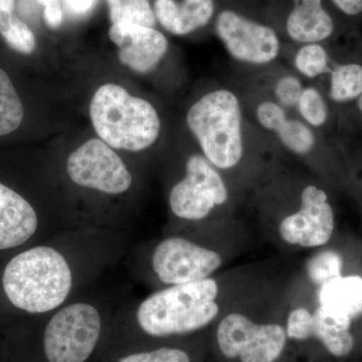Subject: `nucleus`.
Here are the masks:
<instances>
[{
    "label": "nucleus",
    "mask_w": 362,
    "mask_h": 362,
    "mask_svg": "<svg viewBox=\"0 0 362 362\" xmlns=\"http://www.w3.org/2000/svg\"><path fill=\"white\" fill-rule=\"evenodd\" d=\"M0 35L14 51L25 54H32L35 51L37 45L35 35L18 16L8 25L0 28Z\"/></svg>",
    "instance_id": "nucleus-22"
},
{
    "label": "nucleus",
    "mask_w": 362,
    "mask_h": 362,
    "mask_svg": "<svg viewBox=\"0 0 362 362\" xmlns=\"http://www.w3.org/2000/svg\"><path fill=\"white\" fill-rule=\"evenodd\" d=\"M338 8L349 16L362 13V0H332Z\"/></svg>",
    "instance_id": "nucleus-27"
},
{
    "label": "nucleus",
    "mask_w": 362,
    "mask_h": 362,
    "mask_svg": "<svg viewBox=\"0 0 362 362\" xmlns=\"http://www.w3.org/2000/svg\"><path fill=\"white\" fill-rule=\"evenodd\" d=\"M118 362H192V358L185 349L165 346L128 354Z\"/></svg>",
    "instance_id": "nucleus-24"
},
{
    "label": "nucleus",
    "mask_w": 362,
    "mask_h": 362,
    "mask_svg": "<svg viewBox=\"0 0 362 362\" xmlns=\"http://www.w3.org/2000/svg\"><path fill=\"white\" fill-rule=\"evenodd\" d=\"M109 37L118 47L121 63L137 73H148L156 69L168 49L163 33L148 26L114 23Z\"/></svg>",
    "instance_id": "nucleus-13"
},
{
    "label": "nucleus",
    "mask_w": 362,
    "mask_h": 362,
    "mask_svg": "<svg viewBox=\"0 0 362 362\" xmlns=\"http://www.w3.org/2000/svg\"><path fill=\"white\" fill-rule=\"evenodd\" d=\"M214 0H156L154 14L160 25L175 35H185L204 28L213 18Z\"/></svg>",
    "instance_id": "nucleus-16"
},
{
    "label": "nucleus",
    "mask_w": 362,
    "mask_h": 362,
    "mask_svg": "<svg viewBox=\"0 0 362 362\" xmlns=\"http://www.w3.org/2000/svg\"><path fill=\"white\" fill-rule=\"evenodd\" d=\"M295 66L307 78H316L330 71L327 52L316 42L305 45L298 51Z\"/></svg>",
    "instance_id": "nucleus-21"
},
{
    "label": "nucleus",
    "mask_w": 362,
    "mask_h": 362,
    "mask_svg": "<svg viewBox=\"0 0 362 362\" xmlns=\"http://www.w3.org/2000/svg\"><path fill=\"white\" fill-rule=\"evenodd\" d=\"M362 94V66L349 64L338 66L331 75L330 97L346 102Z\"/></svg>",
    "instance_id": "nucleus-20"
},
{
    "label": "nucleus",
    "mask_w": 362,
    "mask_h": 362,
    "mask_svg": "<svg viewBox=\"0 0 362 362\" xmlns=\"http://www.w3.org/2000/svg\"><path fill=\"white\" fill-rule=\"evenodd\" d=\"M291 284L317 309L327 315L354 322L362 316V276L346 274L318 285H309L291 273Z\"/></svg>",
    "instance_id": "nucleus-12"
},
{
    "label": "nucleus",
    "mask_w": 362,
    "mask_h": 362,
    "mask_svg": "<svg viewBox=\"0 0 362 362\" xmlns=\"http://www.w3.org/2000/svg\"><path fill=\"white\" fill-rule=\"evenodd\" d=\"M256 218L261 237L283 254L326 246L337 228L327 192L308 181L293 190L264 189L256 201Z\"/></svg>",
    "instance_id": "nucleus-4"
},
{
    "label": "nucleus",
    "mask_w": 362,
    "mask_h": 362,
    "mask_svg": "<svg viewBox=\"0 0 362 362\" xmlns=\"http://www.w3.org/2000/svg\"><path fill=\"white\" fill-rule=\"evenodd\" d=\"M23 106L6 71L0 69V136L8 135L20 127Z\"/></svg>",
    "instance_id": "nucleus-18"
},
{
    "label": "nucleus",
    "mask_w": 362,
    "mask_h": 362,
    "mask_svg": "<svg viewBox=\"0 0 362 362\" xmlns=\"http://www.w3.org/2000/svg\"><path fill=\"white\" fill-rule=\"evenodd\" d=\"M303 90L299 78L287 76L279 81L276 86V95L280 103L285 107H294L298 105Z\"/></svg>",
    "instance_id": "nucleus-25"
},
{
    "label": "nucleus",
    "mask_w": 362,
    "mask_h": 362,
    "mask_svg": "<svg viewBox=\"0 0 362 362\" xmlns=\"http://www.w3.org/2000/svg\"><path fill=\"white\" fill-rule=\"evenodd\" d=\"M298 108L304 120L312 126L318 127L327 120V106L320 93L314 88L309 87L303 90L298 102Z\"/></svg>",
    "instance_id": "nucleus-23"
},
{
    "label": "nucleus",
    "mask_w": 362,
    "mask_h": 362,
    "mask_svg": "<svg viewBox=\"0 0 362 362\" xmlns=\"http://www.w3.org/2000/svg\"><path fill=\"white\" fill-rule=\"evenodd\" d=\"M168 206L175 228L238 218L228 181L202 154L188 157L185 175L169 192Z\"/></svg>",
    "instance_id": "nucleus-8"
},
{
    "label": "nucleus",
    "mask_w": 362,
    "mask_h": 362,
    "mask_svg": "<svg viewBox=\"0 0 362 362\" xmlns=\"http://www.w3.org/2000/svg\"><path fill=\"white\" fill-rule=\"evenodd\" d=\"M290 272L274 269L214 324L216 347L226 359L277 362L284 354L289 342L286 311Z\"/></svg>",
    "instance_id": "nucleus-2"
},
{
    "label": "nucleus",
    "mask_w": 362,
    "mask_h": 362,
    "mask_svg": "<svg viewBox=\"0 0 362 362\" xmlns=\"http://www.w3.org/2000/svg\"><path fill=\"white\" fill-rule=\"evenodd\" d=\"M14 0H0V28L13 20Z\"/></svg>",
    "instance_id": "nucleus-28"
},
{
    "label": "nucleus",
    "mask_w": 362,
    "mask_h": 362,
    "mask_svg": "<svg viewBox=\"0 0 362 362\" xmlns=\"http://www.w3.org/2000/svg\"><path fill=\"white\" fill-rule=\"evenodd\" d=\"M216 32L228 54L244 63L265 65L280 52V40L273 28L230 9L218 14Z\"/></svg>",
    "instance_id": "nucleus-11"
},
{
    "label": "nucleus",
    "mask_w": 362,
    "mask_h": 362,
    "mask_svg": "<svg viewBox=\"0 0 362 362\" xmlns=\"http://www.w3.org/2000/svg\"><path fill=\"white\" fill-rule=\"evenodd\" d=\"M2 287L16 308L30 314L49 313L61 308L70 297L73 269L57 247H30L8 262Z\"/></svg>",
    "instance_id": "nucleus-5"
},
{
    "label": "nucleus",
    "mask_w": 362,
    "mask_h": 362,
    "mask_svg": "<svg viewBox=\"0 0 362 362\" xmlns=\"http://www.w3.org/2000/svg\"><path fill=\"white\" fill-rule=\"evenodd\" d=\"M66 171L78 187L106 194H122L132 185V175L120 156L103 140L96 138L71 152Z\"/></svg>",
    "instance_id": "nucleus-10"
},
{
    "label": "nucleus",
    "mask_w": 362,
    "mask_h": 362,
    "mask_svg": "<svg viewBox=\"0 0 362 362\" xmlns=\"http://www.w3.org/2000/svg\"><path fill=\"white\" fill-rule=\"evenodd\" d=\"M90 117L100 139L113 149L142 151L154 144L160 133L156 108L116 84L103 85L96 90Z\"/></svg>",
    "instance_id": "nucleus-6"
},
{
    "label": "nucleus",
    "mask_w": 362,
    "mask_h": 362,
    "mask_svg": "<svg viewBox=\"0 0 362 362\" xmlns=\"http://www.w3.org/2000/svg\"><path fill=\"white\" fill-rule=\"evenodd\" d=\"M202 156L221 173H232L244 161L242 110L228 90H216L195 102L187 116Z\"/></svg>",
    "instance_id": "nucleus-7"
},
{
    "label": "nucleus",
    "mask_w": 362,
    "mask_h": 362,
    "mask_svg": "<svg viewBox=\"0 0 362 362\" xmlns=\"http://www.w3.org/2000/svg\"><path fill=\"white\" fill-rule=\"evenodd\" d=\"M44 18L45 25L51 30H56L63 23V8H62L59 0L45 6Z\"/></svg>",
    "instance_id": "nucleus-26"
},
{
    "label": "nucleus",
    "mask_w": 362,
    "mask_h": 362,
    "mask_svg": "<svg viewBox=\"0 0 362 362\" xmlns=\"http://www.w3.org/2000/svg\"><path fill=\"white\" fill-rule=\"evenodd\" d=\"M254 235L242 218L175 228L157 240L149 254V270L159 288L213 277L251 251Z\"/></svg>",
    "instance_id": "nucleus-3"
},
{
    "label": "nucleus",
    "mask_w": 362,
    "mask_h": 362,
    "mask_svg": "<svg viewBox=\"0 0 362 362\" xmlns=\"http://www.w3.org/2000/svg\"><path fill=\"white\" fill-rule=\"evenodd\" d=\"M103 329V317L88 302L68 304L45 328L44 352L49 362H86L94 354Z\"/></svg>",
    "instance_id": "nucleus-9"
},
{
    "label": "nucleus",
    "mask_w": 362,
    "mask_h": 362,
    "mask_svg": "<svg viewBox=\"0 0 362 362\" xmlns=\"http://www.w3.org/2000/svg\"><path fill=\"white\" fill-rule=\"evenodd\" d=\"M37 228L39 218L32 204L0 182V251L25 244Z\"/></svg>",
    "instance_id": "nucleus-14"
},
{
    "label": "nucleus",
    "mask_w": 362,
    "mask_h": 362,
    "mask_svg": "<svg viewBox=\"0 0 362 362\" xmlns=\"http://www.w3.org/2000/svg\"><path fill=\"white\" fill-rule=\"evenodd\" d=\"M109 16L114 23H134L153 28L156 18L149 0H107Z\"/></svg>",
    "instance_id": "nucleus-19"
},
{
    "label": "nucleus",
    "mask_w": 362,
    "mask_h": 362,
    "mask_svg": "<svg viewBox=\"0 0 362 362\" xmlns=\"http://www.w3.org/2000/svg\"><path fill=\"white\" fill-rule=\"evenodd\" d=\"M257 117L265 129L275 132L286 148L296 156H310L315 148L316 138L310 128L296 119H288L278 104L263 102L257 109Z\"/></svg>",
    "instance_id": "nucleus-15"
},
{
    "label": "nucleus",
    "mask_w": 362,
    "mask_h": 362,
    "mask_svg": "<svg viewBox=\"0 0 362 362\" xmlns=\"http://www.w3.org/2000/svg\"><path fill=\"white\" fill-rule=\"evenodd\" d=\"M294 7L286 23L288 35L295 42L314 44L333 33V21L323 8L322 0H293Z\"/></svg>",
    "instance_id": "nucleus-17"
},
{
    "label": "nucleus",
    "mask_w": 362,
    "mask_h": 362,
    "mask_svg": "<svg viewBox=\"0 0 362 362\" xmlns=\"http://www.w3.org/2000/svg\"><path fill=\"white\" fill-rule=\"evenodd\" d=\"M357 106H358L359 110L362 112V94L361 95V97H359L358 104H357Z\"/></svg>",
    "instance_id": "nucleus-31"
},
{
    "label": "nucleus",
    "mask_w": 362,
    "mask_h": 362,
    "mask_svg": "<svg viewBox=\"0 0 362 362\" xmlns=\"http://www.w3.org/2000/svg\"><path fill=\"white\" fill-rule=\"evenodd\" d=\"M275 267L268 262L247 264L197 282L159 288L138 305L136 321L145 334L156 338L206 329Z\"/></svg>",
    "instance_id": "nucleus-1"
},
{
    "label": "nucleus",
    "mask_w": 362,
    "mask_h": 362,
    "mask_svg": "<svg viewBox=\"0 0 362 362\" xmlns=\"http://www.w3.org/2000/svg\"><path fill=\"white\" fill-rule=\"evenodd\" d=\"M66 2L75 13H85L94 6L96 0H66Z\"/></svg>",
    "instance_id": "nucleus-29"
},
{
    "label": "nucleus",
    "mask_w": 362,
    "mask_h": 362,
    "mask_svg": "<svg viewBox=\"0 0 362 362\" xmlns=\"http://www.w3.org/2000/svg\"><path fill=\"white\" fill-rule=\"evenodd\" d=\"M37 1L45 6L47 4H52V2L56 1V0H37Z\"/></svg>",
    "instance_id": "nucleus-30"
}]
</instances>
